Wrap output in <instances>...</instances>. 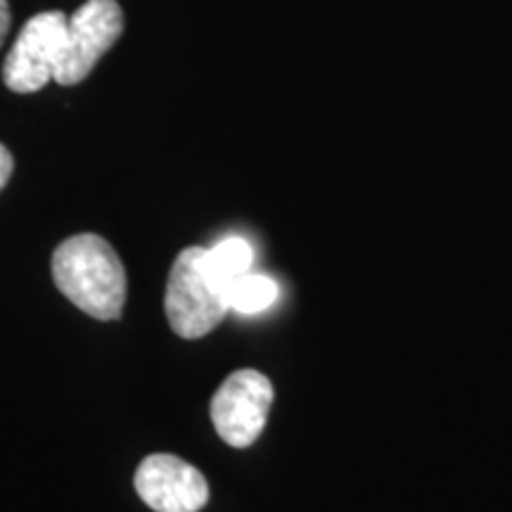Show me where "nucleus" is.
I'll return each mask as SVG.
<instances>
[{"instance_id": "39448f33", "label": "nucleus", "mask_w": 512, "mask_h": 512, "mask_svg": "<svg viewBox=\"0 0 512 512\" xmlns=\"http://www.w3.org/2000/svg\"><path fill=\"white\" fill-rule=\"evenodd\" d=\"M124 31V12L117 0H86L69 17L67 43H64L55 81L60 86H76L93 72L100 57L119 41Z\"/></svg>"}, {"instance_id": "7ed1b4c3", "label": "nucleus", "mask_w": 512, "mask_h": 512, "mask_svg": "<svg viewBox=\"0 0 512 512\" xmlns=\"http://www.w3.org/2000/svg\"><path fill=\"white\" fill-rule=\"evenodd\" d=\"M67 29L69 17L60 10L31 17L5 57V86L15 93H36L48 81H55L57 64L67 43Z\"/></svg>"}, {"instance_id": "423d86ee", "label": "nucleus", "mask_w": 512, "mask_h": 512, "mask_svg": "<svg viewBox=\"0 0 512 512\" xmlns=\"http://www.w3.org/2000/svg\"><path fill=\"white\" fill-rule=\"evenodd\" d=\"M133 482L143 503L155 512H200L209 501L202 472L169 453L147 456L138 465Z\"/></svg>"}, {"instance_id": "9d476101", "label": "nucleus", "mask_w": 512, "mask_h": 512, "mask_svg": "<svg viewBox=\"0 0 512 512\" xmlns=\"http://www.w3.org/2000/svg\"><path fill=\"white\" fill-rule=\"evenodd\" d=\"M10 24H12V15H10L8 0H0V46H3L5 36H8Z\"/></svg>"}, {"instance_id": "6e6552de", "label": "nucleus", "mask_w": 512, "mask_h": 512, "mask_svg": "<svg viewBox=\"0 0 512 512\" xmlns=\"http://www.w3.org/2000/svg\"><path fill=\"white\" fill-rule=\"evenodd\" d=\"M280 287L268 275L247 273L238 283L230 285L228 304L233 311L240 313H259L278 302Z\"/></svg>"}, {"instance_id": "0eeeda50", "label": "nucleus", "mask_w": 512, "mask_h": 512, "mask_svg": "<svg viewBox=\"0 0 512 512\" xmlns=\"http://www.w3.org/2000/svg\"><path fill=\"white\" fill-rule=\"evenodd\" d=\"M254 252L247 240L228 238L207 249V271L216 285L228 294L230 285L238 283L242 275L252 273Z\"/></svg>"}, {"instance_id": "f257e3e1", "label": "nucleus", "mask_w": 512, "mask_h": 512, "mask_svg": "<svg viewBox=\"0 0 512 512\" xmlns=\"http://www.w3.org/2000/svg\"><path fill=\"white\" fill-rule=\"evenodd\" d=\"M57 290L98 320H117L126 304V271L114 247L95 233L64 240L53 254Z\"/></svg>"}, {"instance_id": "20e7f679", "label": "nucleus", "mask_w": 512, "mask_h": 512, "mask_svg": "<svg viewBox=\"0 0 512 512\" xmlns=\"http://www.w3.org/2000/svg\"><path fill=\"white\" fill-rule=\"evenodd\" d=\"M273 403V384L259 370H238L211 399V422L233 448H247L264 432Z\"/></svg>"}, {"instance_id": "1a4fd4ad", "label": "nucleus", "mask_w": 512, "mask_h": 512, "mask_svg": "<svg viewBox=\"0 0 512 512\" xmlns=\"http://www.w3.org/2000/svg\"><path fill=\"white\" fill-rule=\"evenodd\" d=\"M12 169H15V162H12V155L8 152V147L0 145V190L8 185Z\"/></svg>"}, {"instance_id": "f03ea898", "label": "nucleus", "mask_w": 512, "mask_h": 512, "mask_svg": "<svg viewBox=\"0 0 512 512\" xmlns=\"http://www.w3.org/2000/svg\"><path fill=\"white\" fill-rule=\"evenodd\" d=\"M164 309L171 328L183 339L209 335L226 318L228 294L211 280L207 249L188 247L176 256L166 283Z\"/></svg>"}]
</instances>
